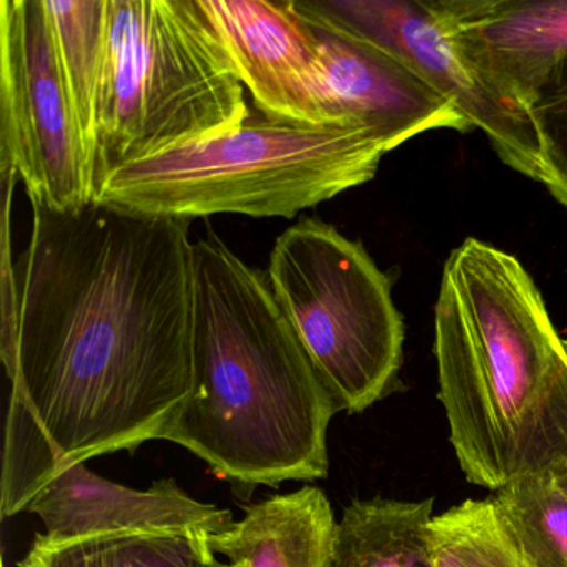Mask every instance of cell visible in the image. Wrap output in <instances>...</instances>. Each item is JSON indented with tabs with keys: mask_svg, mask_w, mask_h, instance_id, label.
Returning a JSON list of instances; mask_svg holds the SVG:
<instances>
[{
	"mask_svg": "<svg viewBox=\"0 0 567 567\" xmlns=\"http://www.w3.org/2000/svg\"><path fill=\"white\" fill-rule=\"evenodd\" d=\"M31 205L4 364L2 517L72 464L164 440L194 388L190 221Z\"/></svg>",
	"mask_w": 567,
	"mask_h": 567,
	"instance_id": "6da1fadb",
	"label": "cell"
},
{
	"mask_svg": "<svg viewBox=\"0 0 567 567\" xmlns=\"http://www.w3.org/2000/svg\"><path fill=\"white\" fill-rule=\"evenodd\" d=\"M338 413L264 271L217 235L194 244V388L165 441L235 486L328 474Z\"/></svg>",
	"mask_w": 567,
	"mask_h": 567,
	"instance_id": "7a4b0ae2",
	"label": "cell"
},
{
	"mask_svg": "<svg viewBox=\"0 0 567 567\" xmlns=\"http://www.w3.org/2000/svg\"><path fill=\"white\" fill-rule=\"evenodd\" d=\"M434 357L470 483L496 493L567 471V350L516 257L477 238L451 251L434 305Z\"/></svg>",
	"mask_w": 567,
	"mask_h": 567,
	"instance_id": "3957f363",
	"label": "cell"
},
{
	"mask_svg": "<svg viewBox=\"0 0 567 567\" xmlns=\"http://www.w3.org/2000/svg\"><path fill=\"white\" fill-rule=\"evenodd\" d=\"M386 154L360 128L290 124L255 111L235 131L114 168L94 204L184 221L293 218L373 181Z\"/></svg>",
	"mask_w": 567,
	"mask_h": 567,
	"instance_id": "277c9868",
	"label": "cell"
},
{
	"mask_svg": "<svg viewBox=\"0 0 567 567\" xmlns=\"http://www.w3.org/2000/svg\"><path fill=\"white\" fill-rule=\"evenodd\" d=\"M250 114L200 0H109L95 194L114 168L235 131Z\"/></svg>",
	"mask_w": 567,
	"mask_h": 567,
	"instance_id": "5b68a950",
	"label": "cell"
},
{
	"mask_svg": "<svg viewBox=\"0 0 567 567\" xmlns=\"http://www.w3.org/2000/svg\"><path fill=\"white\" fill-rule=\"evenodd\" d=\"M267 277L338 413H361L396 390L404 318L361 241L305 218L275 241Z\"/></svg>",
	"mask_w": 567,
	"mask_h": 567,
	"instance_id": "8992f818",
	"label": "cell"
},
{
	"mask_svg": "<svg viewBox=\"0 0 567 567\" xmlns=\"http://www.w3.org/2000/svg\"><path fill=\"white\" fill-rule=\"evenodd\" d=\"M55 212L94 204L95 178L44 0H0V177Z\"/></svg>",
	"mask_w": 567,
	"mask_h": 567,
	"instance_id": "52a82bcc",
	"label": "cell"
},
{
	"mask_svg": "<svg viewBox=\"0 0 567 567\" xmlns=\"http://www.w3.org/2000/svg\"><path fill=\"white\" fill-rule=\"evenodd\" d=\"M315 24L371 42L403 62L486 134L499 161L546 182L539 134L529 111L494 91L444 34L430 0H291Z\"/></svg>",
	"mask_w": 567,
	"mask_h": 567,
	"instance_id": "ba28073f",
	"label": "cell"
},
{
	"mask_svg": "<svg viewBox=\"0 0 567 567\" xmlns=\"http://www.w3.org/2000/svg\"><path fill=\"white\" fill-rule=\"evenodd\" d=\"M307 22L317 38L324 104L338 127L368 132L386 152L437 128H473L453 102L383 49Z\"/></svg>",
	"mask_w": 567,
	"mask_h": 567,
	"instance_id": "9c48e42d",
	"label": "cell"
},
{
	"mask_svg": "<svg viewBox=\"0 0 567 567\" xmlns=\"http://www.w3.org/2000/svg\"><path fill=\"white\" fill-rule=\"evenodd\" d=\"M200 2L257 111L290 124L338 127L324 104L317 38L291 2Z\"/></svg>",
	"mask_w": 567,
	"mask_h": 567,
	"instance_id": "30bf717a",
	"label": "cell"
},
{
	"mask_svg": "<svg viewBox=\"0 0 567 567\" xmlns=\"http://www.w3.org/2000/svg\"><path fill=\"white\" fill-rule=\"evenodd\" d=\"M457 54L504 97L529 111L567 58V0H430Z\"/></svg>",
	"mask_w": 567,
	"mask_h": 567,
	"instance_id": "8fae6325",
	"label": "cell"
},
{
	"mask_svg": "<svg viewBox=\"0 0 567 567\" xmlns=\"http://www.w3.org/2000/svg\"><path fill=\"white\" fill-rule=\"evenodd\" d=\"M25 511L41 517L49 543L127 533L212 536L234 524L230 509L194 499L174 480L138 491L92 473L85 463L55 474Z\"/></svg>",
	"mask_w": 567,
	"mask_h": 567,
	"instance_id": "7c38bea8",
	"label": "cell"
},
{
	"mask_svg": "<svg viewBox=\"0 0 567 567\" xmlns=\"http://www.w3.org/2000/svg\"><path fill=\"white\" fill-rule=\"evenodd\" d=\"M337 526L327 494L303 486L245 507V516L208 544L240 567H330Z\"/></svg>",
	"mask_w": 567,
	"mask_h": 567,
	"instance_id": "4fadbf2b",
	"label": "cell"
},
{
	"mask_svg": "<svg viewBox=\"0 0 567 567\" xmlns=\"http://www.w3.org/2000/svg\"><path fill=\"white\" fill-rule=\"evenodd\" d=\"M433 506L431 497L353 501L338 520L330 567H437Z\"/></svg>",
	"mask_w": 567,
	"mask_h": 567,
	"instance_id": "5bb4252c",
	"label": "cell"
},
{
	"mask_svg": "<svg viewBox=\"0 0 567 567\" xmlns=\"http://www.w3.org/2000/svg\"><path fill=\"white\" fill-rule=\"evenodd\" d=\"M62 78L95 178L99 105L109 44V0H44Z\"/></svg>",
	"mask_w": 567,
	"mask_h": 567,
	"instance_id": "9a60e30c",
	"label": "cell"
},
{
	"mask_svg": "<svg viewBox=\"0 0 567 567\" xmlns=\"http://www.w3.org/2000/svg\"><path fill=\"white\" fill-rule=\"evenodd\" d=\"M217 560L205 534H105L65 543L38 534L18 567H215Z\"/></svg>",
	"mask_w": 567,
	"mask_h": 567,
	"instance_id": "2e32d148",
	"label": "cell"
},
{
	"mask_svg": "<svg viewBox=\"0 0 567 567\" xmlns=\"http://www.w3.org/2000/svg\"><path fill=\"white\" fill-rule=\"evenodd\" d=\"M491 501L530 567H567V496L556 477L513 481Z\"/></svg>",
	"mask_w": 567,
	"mask_h": 567,
	"instance_id": "e0dca14e",
	"label": "cell"
},
{
	"mask_svg": "<svg viewBox=\"0 0 567 567\" xmlns=\"http://www.w3.org/2000/svg\"><path fill=\"white\" fill-rule=\"evenodd\" d=\"M437 567H530L489 499H467L434 516Z\"/></svg>",
	"mask_w": 567,
	"mask_h": 567,
	"instance_id": "ac0fdd59",
	"label": "cell"
},
{
	"mask_svg": "<svg viewBox=\"0 0 567 567\" xmlns=\"http://www.w3.org/2000/svg\"><path fill=\"white\" fill-rule=\"evenodd\" d=\"M539 134L544 187L567 208V58L553 69L529 104Z\"/></svg>",
	"mask_w": 567,
	"mask_h": 567,
	"instance_id": "d6986e66",
	"label": "cell"
},
{
	"mask_svg": "<svg viewBox=\"0 0 567 567\" xmlns=\"http://www.w3.org/2000/svg\"><path fill=\"white\" fill-rule=\"evenodd\" d=\"M554 477H556L557 486H559L560 489H563V493L567 496V471H564V473L557 474V476Z\"/></svg>",
	"mask_w": 567,
	"mask_h": 567,
	"instance_id": "ffe728a7",
	"label": "cell"
},
{
	"mask_svg": "<svg viewBox=\"0 0 567 567\" xmlns=\"http://www.w3.org/2000/svg\"><path fill=\"white\" fill-rule=\"evenodd\" d=\"M215 567H240V566H237V564L220 563V560H217V564H215Z\"/></svg>",
	"mask_w": 567,
	"mask_h": 567,
	"instance_id": "44dd1931",
	"label": "cell"
},
{
	"mask_svg": "<svg viewBox=\"0 0 567 567\" xmlns=\"http://www.w3.org/2000/svg\"><path fill=\"white\" fill-rule=\"evenodd\" d=\"M564 347H566L567 350V340H564Z\"/></svg>",
	"mask_w": 567,
	"mask_h": 567,
	"instance_id": "7402d4cb",
	"label": "cell"
}]
</instances>
